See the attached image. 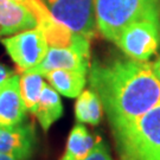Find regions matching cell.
Returning <instances> with one entry per match:
<instances>
[{
	"label": "cell",
	"instance_id": "1",
	"mask_svg": "<svg viewBox=\"0 0 160 160\" xmlns=\"http://www.w3.org/2000/svg\"><path fill=\"white\" fill-rule=\"evenodd\" d=\"M89 83L112 127L134 120L160 103V81L147 62L132 58L95 61L89 68Z\"/></svg>",
	"mask_w": 160,
	"mask_h": 160
},
{
	"label": "cell",
	"instance_id": "13",
	"mask_svg": "<svg viewBox=\"0 0 160 160\" xmlns=\"http://www.w3.org/2000/svg\"><path fill=\"white\" fill-rule=\"evenodd\" d=\"M36 115L42 128L45 132L63 115V104L61 97L49 83H45L42 90Z\"/></svg>",
	"mask_w": 160,
	"mask_h": 160
},
{
	"label": "cell",
	"instance_id": "19",
	"mask_svg": "<svg viewBox=\"0 0 160 160\" xmlns=\"http://www.w3.org/2000/svg\"><path fill=\"white\" fill-rule=\"evenodd\" d=\"M0 160H19V159H16V158H12V157H7V155L0 154Z\"/></svg>",
	"mask_w": 160,
	"mask_h": 160
},
{
	"label": "cell",
	"instance_id": "12",
	"mask_svg": "<svg viewBox=\"0 0 160 160\" xmlns=\"http://www.w3.org/2000/svg\"><path fill=\"white\" fill-rule=\"evenodd\" d=\"M87 74L80 70L57 69L49 71L44 77L57 92L67 97H77L84 89Z\"/></svg>",
	"mask_w": 160,
	"mask_h": 160
},
{
	"label": "cell",
	"instance_id": "11",
	"mask_svg": "<svg viewBox=\"0 0 160 160\" xmlns=\"http://www.w3.org/2000/svg\"><path fill=\"white\" fill-rule=\"evenodd\" d=\"M100 140L101 138L92 134L83 123H76L69 134L64 153L59 160H83Z\"/></svg>",
	"mask_w": 160,
	"mask_h": 160
},
{
	"label": "cell",
	"instance_id": "8",
	"mask_svg": "<svg viewBox=\"0 0 160 160\" xmlns=\"http://www.w3.org/2000/svg\"><path fill=\"white\" fill-rule=\"evenodd\" d=\"M26 106L19 89V76L12 75L0 89V127H14L23 123Z\"/></svg>",
	"mask_w": 160,
	"mask_h": 160
},
{
	"label": "cell",
	"instance_id": "14",
	"mask_svg": "<svg viewBox=\"0 0 160 160\" xmlns=\"http://www.w3.org/2000/svg\"><path fill=\"white\" fill-rule=\"evenodd\" d=\"M103 115V106L92 89H86L77 96L75 104V118L80 123L97 126Z\"/></svg>",
	"mask_w": 160,
	"mask_h": 160
},
{
	"label": "cell",
	"instance_id": "17",
	"mask_svg": "<svg viewBox=\"0 0 160 160\" xmlns=\"http://www.w3.org/2000/svg\"><path fill=\"white\" fill-rule=\"evenodd\" d=\"M12 75L13 74H12L11 70H8L5 65L0 64V86H1V84H2L7 78H10Z\"/></svg>",
	"mask_w": 160,
	"mask_h": 160
},
{
	"label": "cell",
	"instance_id": "15",
	"mask_svg": "<svg viewBox=\"0 0 160 160\" xmlns=\"http://www.w3.org/2000/svg\"><path fill=\"white\" fill-rule=\"evenodd\" d=\"M45 82L43 76L32 71H25L19 76V89L26 108L32 114H36L40 94Z\"/></svg>",
	"mask_w": 160,
	"mask_h": 160
},
{
	"label": "cell",
	"instance_id": "9",
	"mask_svg": "<svg viewBox=\"0 0 160 160\" xmlns=\"http://www.w3.org/2000/svg\"><path fill=\"white\" fill-rule=\"evenodd\" d=\"M36 134L32 125L0 127V154L25 160L31 154Z\"/></svg>",
	"mask_w": 160,
	"mask_h": 160
},
{
	"label": "cell",
	"instance_id": "16",
	"mask_svg": "<svg viewBox=\"0 0 160 160\" xmlns=\"http://www.w3.org/2000/svg\"><path fill=\"white\" fill-rule=\"evenodd\" d=\"M83 160H113L112 155L109 153L108 147L102 141V139L95 145V147L89 153L88 157H86Z\"/></svg>",
	"mask_w": 160,
	"mask_h": 160
},
{
	"label": "cell",
	"instance_id": "20",
	"mask_svg": "<svg viewBox=\"0 0 160 160\" xmlns=\"http://www.w3.org/2000/svg\"><path fill=\"white\" fill-rule=\"evenodd\" d=\"M0 89H1V86H0Z\"/></svg>",
	"mask_w": 160,
	"mask_h": 160
},
{
	"label": "cell",
	"instance_id": "6",
	"mask_svg": "<svg viewBox=\"0 0 160 160\" xmlns=\"http://www.w3.org/2000/svg\"><path fill=\"white\" fill-rule=\"evenodd\" d=\"M6 51L16 63L19 72L37 67L49 50L45 34L39 28L25 30L1 39Z\"/></svg>",
	"mask_w": 160,
	"mask_h": 160
},
{
	"label": "cell",
	"instance_id": "18",
	"mask_svg": "<svg viewBox=\"0 0 160 160\" xmlns=\"http://www.w3.org/2000/svg\"><path fill=\"white\" fill-rule=\"evenodd\" d=\"M152 67H153V70H154V74L157 75V77L160 81V57L155 61L154 63L152 64Z\"/></svg>",
	"mask_w": 160,
	"mask_h": 160
},
{
	"label": "cell",
	"instance_id": "10",
	"mask_svg": "<svg viewBox=\"0 0 160 160\" xmlns=\"http://www.w3.org/2000/svg\"><path fill=\"white\" fill-rule=\"evenodd\" d=\"M37 26V19L28 8L13 0H0V37Z\"/></svg>",
	"mask_w": 160,
	"mask_h": 160
},
{
	"label": "cell",
	"instance_id": "7",
	"mask_svg": "<svg viewBox=\"0 0 160 160\" xmlns=\"http://www.w3.org/2000/svg\"><path fill=\"white\" fill-rule=\"evenodd\" d=\"M89 38L78 34L74 44L70 46H49L44 59L37 67L32 68V72L44 76L49 71L57 69L80 70L89 72L90 68V43Z\"/></svg>",
	"mask_w": 160,
	"mask_h": 160
},
{
	"label": "cell",
	"instance_id": "3",
	"mask_svg": "<svg viewBox=\"0 0 160 160\" xmlns=\"http://www.w3.org/2000/svg\"><path fill=\"white\" fill-rule=\"evenodd\" d=\"M94 7L97 31L110 42L133 22L160 14V0H94Z\"/></svg>",
	"mask_w": 160,
	"mask_h": 160
},
{
	"label": "cell",
	"instance_id": "4",
	"mask_svg": "<svg viewBox=\"0 0 160 160\" xmlns=\"http://www.w3.org/2000/svg\"><path fill=\"white\" fill-rule=\"evenodd\" d=\"M128 58L147 62L160 49V14L129 24L114 42Z\"/></svg>",
	"mask_w": 160,
	"mask_h": 160
},
{
	"label": "cell",
	"instance_id": "5",
	"mask_svg": "<svg viewBox=\"0 0 160 160\" xmlns=\"http://www.w3.org/2000/svg\"><path fill=\"white\" fill-rule=\"evenodd\" d=\"M52 17L74 33L92 38L97 32L94 0H43Z\"/></svg>",
	"mask_w": 160,
	"mask_h": 160
},
{
	"label": "cell",
	"instance_id": "2",
	"mask_svg": "<svg viewBox=\"0 0 160 160\" xmlns=\"http://www.w3.org/2000/svg\"><path fill=\"white\" fill-rule=\"evenodd\" d=\"M113 132L122 160H160V103Z\"/></svg>",
	"mask_w": 160,
	"mask_h": 160
}]
</instances>
